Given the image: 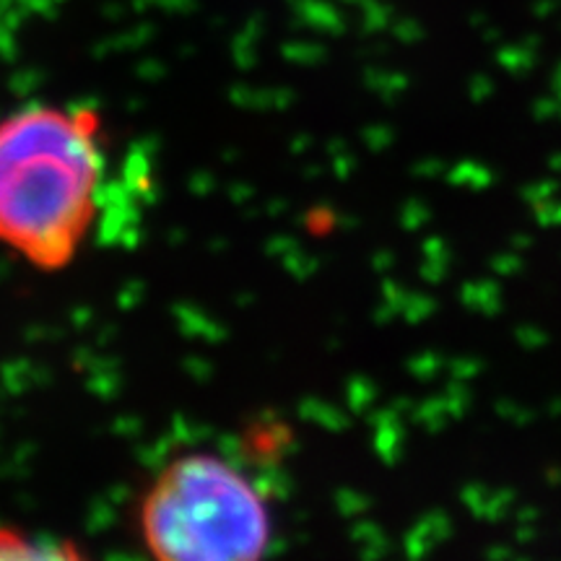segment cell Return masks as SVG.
<instances>
[{
  "mask_svg": "<svg viewBox=\"0 0 561 561\" xmlns=\"http://www.w3.org/2000/svg\"><path fill=\"white\" fill-rule=\"evenodd\" d=\"M102 121L89 107L30 104L0 121V244L62 271L87 242L104 185Z\"/></svg>",
  "mask_w": 561,
  "mask_h": 561,
  "instance_id": "cell-1",
  "label": "cell"
},
{
  "mask_svg": "<svg viewBox=\"0 0 561 561\" xmlns=\"http://www.w3.org/2000/svg\"><path fill=\"white\" fill-rule=\"evenodd\" d=\"M136 528L167 561L261 559L273 543L268 500L237 462L191 450L161 466L138 500Z\"/></svg>",
  "mask_w": 561,
  "mask_h": 561,
  "instance_id": "cell-2",
  "label": "cell"
},
{
  "mask_svg": "<svg viewBox=\"0 0 561 561\" xmlns=\"http://www.w3.org/2000/svg\"><path fill=\"white\" fill-rule=\"evenodd\" d=\"M81 549L58 538L32 536L19 528H0V559H76Z\"/></svg>",
  "mask_w": 561,
  "mask_h": 561,
  "instance_id": "cell-3",
  "label": "cell"
}]
</instances>
